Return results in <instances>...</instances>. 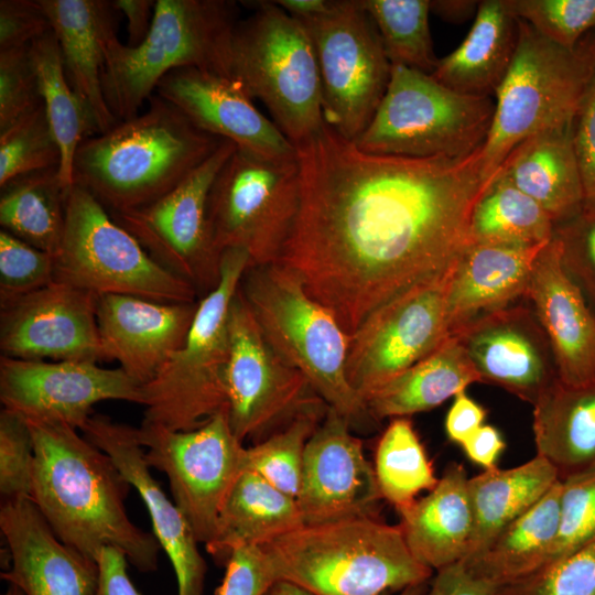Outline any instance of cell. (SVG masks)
<instances>
[{
    "mask_svg": "<svg viewBox=\"0 0 595 595\" xmlns=\"http://www.w3.org/2000/svg\"><path fill=\"white\" fill-rule=\"evenodd\" d=\"M295 149L300 209L279 262L349 337L454 267L493 181L480 149L463 159L372 154L325 122Z\"/></svg>",
    "mask_w": 595,
    "mask_h": 595,
    "instance_id": "cell-1",
    "label": "cell"
},
{
    "mask_svg": "<svg viewBox=\"0 0 595 595\" xmlns=\"http://www.w3.org/2000/svg\"><path fill=\"white\" fill-rule=\"evenodd\" d=\"M25 421L34 450L30 499L55 536L96 563L113 547L140 572L156 571L161 547L130 520L131 485L112 459L67 424Z\"/></svg>",
    "mask_w": 595,
    "mask_h": 595,
    "instance_id": "cell-2",
    "label": "cell"
},
{
    "mask_svg": "<svg viewBox=\"0 0 595 595\" xmlns=\"http://www.w3.org/2000/svg\"><path fill=\"white\" fill-rule=\"evenodd\" d=\"M223 140L154 94L145 110L78 145L73 184L90 193L109 214L137 209L172 191Z\"/></svg>",
    "mask_w": 595,
    "mask_h": 595,
    "instance_id": "cell-3",
    "label": "cell"
},
{
    "mask_svg": "<svg viewBox=\"0 0 595 595\" xmlns=\"http://www.w3.org/2000/svg\"><path fill=\"white\" fill-rule=\"evenodd\" d=\"M261 548L275 580L313 595H391L433 574L412 554L400 527L376 516L303 524Z\"/></svg>",
    "mask_w": 595,
    "mask_h": 595,
    "instance_id": "cell-4",
    "label": "cell"
},
{
    "mask_svg": "<svg viewBox=\"0 0 595 595\" xmlns=\"http://www.w3.org/2000/svg\"><path fill=\"white\" fill-rule=\"evenodd\" d=\"M238 15L231 0H155L150 31L140 45L130 47L111 36L105 46L101 87L116 119L138 115L174 69L194 67L230 76Z\"/></svg>",
    "mask_w": 595,
    "mask_h": 595,
    "instance_id": "cell-5",
    "label": "cell"
},
{
    "mask_svg": "<svg viewBox=\"0 0 595 595\" xmlns=\"http://www.w3.org/2000/svg\"><path fill=\"white\" fill-rule=\"evenodd\" d=\"M239 291L268 343L304 375L325 404L350 426L366 424L371 416L346 376L350 337L307 294L300 278L280 262L248 267Z\"/></svg>",
    "mask_w": 595,
    "mask_h": 595,
    "instance_id": "cell-6",
    "label": "cell"
},
{
    "mask_svg": "<svg viewBox=\"0 0 595 595\" xmlns=\"http://www.w3.org/2000/svg\"><path fill=\"white\" fill-rule=\"evenodd\" d=\"M518 28L516 53L494 96V117L480 149L488 180L526 139L572 125L595 78V32L567 50L519 19Z\"/></svg>",
    "mask_w": 595,
    "mask_h": 595,
    "instance_id": "cell-7",
    "label": "cell"
},
{
    "mask_svg": "<svg viewBox=\"0 0 595 595\" xmlns=\"http://www.w3.org/2000/svg\"><path fill=\"white\" fill-rule=\"evenodd\" d=\"M242 3L253 12L235 28L230 76L252 99L263 102L295 147L325 122L312 40L304 25L274 1Z\"/></svg>",
    "mask_w": 595,
    "mask_h": 595,
    "instance_id": "cell-8",
    "label": "cell"
},
{
    "mask_svg": "<svg viewBox=\"0 0 595 595\" xmlns=\"http://www.w3.org/2000/svg\"><path fill=\"white\" fill-rule=\"evenodd\" d=\"M494 111L493 97L465 95L431 74L391 65L387 90L353 142L372 154L463 159L484 145Z\"/></svg>",
    "mask_w": 595,
    "mask_h": 595,
    "instance_id": "cell-9",
    "label": "cell"
},
{
    "mask_svg": "<svg viewBox=\"0 0 595 595\" xmlns=\"http://www.w3.org/2000/svg\"><path fill=\"white\" fill-rule=\"evenodd\" d=\"M249 264L246 251H223L220 281L214 291L198 301L183 346L151 381L141 386L142 422L173 431H191L226 409L229 307Z\"/></svg>",
    "mask_w": 595,
    "mask_h": 595,
    "instance_id": "cell-10",
    "label": "cell"
},
{
    "mask_svg": "<svg viewBox=\"0 0 595 595\" xmlns=\"http://www.w3.org/2000/svg\"><path fill=\"white\" fill-rule=\"evenodd\" d=\"M53 281L97 295H132L164 303L199 301L187 282L154 261L90 193L75 184L67 196Z\"/></svg>",
    "mask_w": 595,
    "mask_h": 595,
    "instance_id": "cell-11",
    "label": "cell"
},
{
    "mask_svg": "<svg viewBox=\"0 0 595 595\" xmlns=\"http://www.w3.org/2000/svg\"><path fill=\"white\" fill-rule=\"evenodd\" d=\"M298 155L270 159L236 148L218 172L208 197L216 247L241 249L250 264L278 263L300 209Z\"/></svg>",
    "mask_w": 595,
    "mask_h": 595,
    "instance_id": "cell-12",
    "label": "cell"
},
{
    "mask_svg": "<svg viewBox=\"0 0 595 595\" xmlns=\"http://www.w3.org/2000/svg\"><path fill=\"white\" fill-rule=\"evenodd\" d=\"M299 21L315 50L324 121L354 141L372 119L390 79L391 64L376 25L360 0H329L324 12Z\"/></svg>",
    "mask_w": 595,
    "mask_h": 595,
    "instance_id": "cell-13",
    "label": "cell"
},
{
    "mask_svg": "<svg viewBox=\"0 0 595 595\" xmlns=\"http://www.w3.org/2000/svg\"><path fill=\"white\" fill-rule=\"evenodd\" d=\"M223 140L217 150L172 191L137 209L110 214L164 269L203 299L221 277V255L209 220L208 197L218 172L236 150Z\"/></svg>",
    "mask_w": 595,
    "mask_h": 595,
    "instance_id": "cell-14",
    "label": "cell"
},
{
    "mask_svg": "<svg viewBox=\"0 0 595 595\" xmlns=\"http://www.w3.org/2000/svg\"><path fill=\"white\" fill-rule=\"evenodd\" d=\"M150 468L164 473L173 501L204 545L213 538L221 505L244 470L245 446L226 409L191 431L142 422L136 429Z\"/></svg>",
    "mask_w": 595,
    "mask_h": 595,
    "instance_id": "cell-15",
    "label": "cell"
},
{
    "mask_svg": "<svg viewBox=\"0 0 595 595\" xmlns=\"http://www.w3.org/2000/svg\"><path fill=\"white\" fill-rule=\"evenodd\" d=\"M228 331L226 411L241 443L283 428L303 410L324 402L304 375L268 343L239 286L229 307Z\"/></svg>",
    "mask_w": 595,
    "mask_h": 595,
    "instance_id": "cell-16",
    "label": "cell"
},
{
    "mask_svg": "<svg viewBox=\"0 0 595 595\" xmlns=\"http://www.w3.org/2000/svg\"><path fill=\"white\" fill-rule=\"evenodd\" d=\"M454 267L372 314L350 336L346 376L364 402L450 337L446 296Z\"/></svg>",
    "mask_w": 595,
    "mask_h": 595,
    "instance_id": "cell-17",
    "label": "cell"
},
{
    "mask_svg": "<svg viewBox=\"0 0 595 595\" xmlns=\"http://www.w3.org/2000/svg\"><path fill=\"white\" fill-rule=\"evenodd\" d=\"M106 400L142 405V388L120 367L102 368L95 361L0 358V401L25 420L82 430L93 407Z\"/></svg>",
    "mask_w": 595,
    "mask_h": 595,
    "instance_id": "cell-18",
    "label": "cell"
},
{
    "mask_svg": "<svg viewBox=\"0 0 595 595\" xmlns=\"http://www.w3.org/2000/svg\"><path fill=\"white\" fill-rule=\"evenodd\" d=\"M98 295L52 282L36 291L0 301L1 356L44 360H104Z\"/></svg>",
    "mask_w": 595,
    "mask_h": 595,
    "instance_id": "cell-19",
    "label": "cell"
},
{
    "mask_svg": "<svg viewBox=\"0 0 595 595\" xmlns=\"http://www.w3.org/2000/svg\"><path fill=\"white\" fill-rule=\"evenodd\" d=\"M482 382L534 404L558 379L550 340L529 304H510L467 323L453 335Z\"/></svg>",
    "mask_w": 595,
    "mask_h": 595,
    "instance_id": "cell-20",
    "label": "cell"
},
{
    "mask_svg": "<svg viewBox=\"0 0 595 595\" xmlns=\"http://www.w3.org/2000/svg\"><path fill=\"white\" fill-rule=\"evenodd\" d=\"M350 428L328 407L306 444L296 497L304 524L376 516L382 497L374 466Z\"/></svg>",
    "mask_w": 595,
    "mask_h": 595,
    "instance_id": "cell-21",
    "label": "cell"
},
{
    "mask_svg": "<svg viewBox=\"0 0 595 595\" xmlns=\"http://www.w3.org/2000/svg\"><path fill=\"white\" fill-rule=\"evenodd\" d=\"M154 94L201 130L229 140L238 149L270 159L296 156L294 144L230 76L182 67L166 74Z\"/></svg>",
    "mask_w": 595,
    "mask_h": 595,
    "instance_id": "cell-22",
    "label": "cell"
},
{
    "mask_svg": "<svg viewBox=\"0 0 595 595\" xmlns=\"http://www.w3.org/2000/svg\"><path fill=\"white\" fill-rule=\"evenodd\" d=\"M80 431L112 459L145 505L153 534L173 566L177 595H203L207 565L199 542L184 515L152 476L136 429L93 414Z\"/></svg>",
    "mask_w": 595,
    "mask_h": 595,
    "instance_id": "cell-23",
    "label": "cell"
},
{
    "mask_svg": "<svg viewBox=\"0 0 595 595\" xmlns=\"http://www.w3.org/2000/svg\"><path fill=\"white\" fill-rule=\"evenodd\" d=\"M197 307L198 302L164 303L132 295H98L104 360L117 361L140 386L148 383L183 346Z\"/></svg>",
    "mask_w": 595,
    "mask_h": 595,
    "instance_id": "cell-24",
    "label": "cell"
},
{
    "mask_svg": "<svg viewBox=\"0 0 595 595\" xmlns=\"http://www.w3.org/2000/svg\"><path fill=\"white\" fill-rule=\"evenodd\" d=\"M523 298L550 340L559 380H595V312L566 272L554 238L538 255Z\"/></svg>",
    "mask_w": 595,
    "mask_h": 595,
    "instance_id": "cell-25",
    "label": "cell"
},
{
    "mask_svg": "<svg viewBox=\"0 0 595 595\" xmlns=\"http://www.w3.org/2000/svg\"><path fill=\"white\" fill-rule=\"evenodd\" d=\"M0 530L11 559L1 577L23 595H94L98 564L65 545L30 498L2 501Z\"/></svg>",
    "mask_w": 595,
    "mask_h": 595,
    "instance_id": "cell-26",
    "label": "cell"
},
{
    "mask_svg": "<svg viewBox=\"0 0 595 595\" xmlns=\"http://www.w3.org/2000/svg\"><path fill=\"white\" fill-rule=\"evenodd\" d=\"M62 52L67 79L99 133L118 123L101 87L107 41L117 35L112 0H40Z\"/></svg>",
    "mask_w": 595,
    "mask_h": 595,
    "instance_id": "cell-27",
    "label": "cell"
},
{
    "mask_svg": "<svg viewBox=\"0 0 595 595\" xmlns=\"http://www.w3.org/2000/svg\"><path fill=\"white\" fill-rule=\"evenodd\" d=\"M545 245L517 248L469 244L454 267L447 291L450 336L475 318L523 298L536 259Z\"/></svg>",
    "mask_w": 595,
    "mask_h": 595,
    "instance_id": "cell-28",
    "label": "cell"
},
{
    "mask_svg": "<svg viewBox=\"0 0 595 595\" xmlns=\"http://www.w3.org/2000/svg\"><path fill=\"white\" fill-rule=\"evenodd\" d=\"M467 484L464 467L452 463L432 490L398 511L410 551L433 571L467 555L474 523Z\"/></svg>",
    "mask_w": 595,
    "mask_h": 595,
    "instance_id": "cell-29",
    "label": "cell"
},
{
    "mask_svg": "<svg viewBox=\"0 0 595 595\" xmlns=\"http://www.w3.org/2000/svg\"><path fill=\"white\" fill-rule=\"evenodd\" d=\"M498 171L536 201L554 225L583 213L584 192L573 144V123L526 139Z\"/></svg>",
    "mask_w": 595,
    "mask_h": 595,
    "instance_id": "cell-30",
    "label": "cell"
},
{
    "mask_svg": "<svg viewBox=\"0 0 595 595\" xmlns=\"http://www.w3.org/2000/svg\"><path fill=\"white\" fill-rule=\"evenodd\" d=\"M518 34V19L506 0L479 1L467 35L439 58L431 75L455 91L493 97L511 65Z\"/></svg>",
    "mask_w": 595,
    "mask_h": 595,
    "instance_id": "cell-31",
    "label": "cell"
},
{
    "mask_svg": "<svg viewBox=\"0 0 595 595\" xmlns=\"http://www.w3.org/2000/svg\"><path fill=\"white\" fill-rule=\"evenodd\" d=\"M304 524L296 499L242 470L219 510L206 551L220 565L244 547H262Z\"/></svg>",
    "mask_w": 595,
    "mask_h": 595,
    "instance_id": "cell-32",
    "label": "cell"
},
{
    "mask_svg": "<svg viewBox=\"0 0 595 595\" xmlns=\"http://www.w3.org/2000/svg\"><path fill=\"white\" fill-rule=\"evenodd\" d=\"M532 407L537 455L560 480L595 468V380L567 386L558 379Z\"/></svg>",
    "mask_w": 595,
    "mask_h": 595,
    "instance_id": "cell-33",
    "label": "cell"
},
{
    "mask_svg": "<svg viewBox=\"0 0 595 595\" xmlns=\"http://www.w3.org/2000/svg\"><path fill=\"white\" fill-rule=\"evenodd\" d=\"M479 375L457 339L450 336L428 357L392 378L366 399L372 420L405 418L434 409L466 391Z\"/></svg>",
    "mask_w": 595,
    "mask_h": 595,
    "instance_id": "cell-34",
    "label": "cell"
},
{
    "mask_svg": "<svg viewBox=\"0 0 595 595\" xmlns=\"http://www.w3.org/2000/svg\"><path fill=\"white\" fill-rule=\"evenodd\" d=\"M556 469L536 454L511 468L497 466L468 478L473 533L466 558L483 552L510 522L538 502L559 480Z\"/></svg>",
    "mask_w": 595,
    "mask_h": 595,
    "instance_id": "cell-35",
    "label": "cell"
},
{
    "mask_svg": "<svg viewBox=\"0 0 595 595\" xmlns=\"http://www.w3.org/2000/svg\"><path fill=\"white\" fill-rule=\"evenodd\" d=\"M561 480L510 522L477 556L463 561L498 587L520 580L550 560L560 524Z\"/></svg>",
    "mask_w": 595,
    "mask_h": 595,
    "instance_id": "cell-36",
    "label": "cell"
},
{
    "mask_svg": "<svg viewBox=\"0 0 595 595\" xmlns=\"http://www.w3.org/2000/svg\"><path fill=\"white\" fill-rule=\"evenodd\" d=\"M0 188L1 229L56 256L63 239L71 190L62 184L58 169L19 176Z\"/></svg>",
    "mask_w": 595,
    "mask_h": 595,
    "instance_id": "cell-37",
    "label": "cell"
},
{
    "mask_svg": "<svg viewBox=\"0 0 595 595\" xmlns=\"http://www.w3.org/2000/svg\"><path fill=\"white\" fill-rule=\"evenodd\" d=\"M30 54L45 113L61 150L60 178L69 190L73 186L72 164L78 145L99 132L88 109L67 79L54 32L50 31L31 43Z\"/></svg>",
    "mask_w": 595,
    "mask_h": 595,
    "instance_id": "cell-38",
    "label": "cell"
},
{
    "mask_svg": "<svg viewBox=\"0 0 595 595\" xmlns=\"http://www.w3.org/2000/svg\"><path fill=\"white\" fill-rule=\"evenodd\" d=\"M554 227L536 201L497 171L473 208L469 240L490 246L537 247L553 238Z\"/></svg>",
    "mask_w": 595,
    "mask_h": 595,
    "instance_id": "cell-39",
    "label": "cell"
},
{
    "mask_svg": "<svg viewBox=\"0 0 595 595\" xmlns=\"http://www.w3.org/2000/svg\"><path fill=\"white\" fill-rule=\"evenodd\" d=\"M374 472L382 499L397 511L413 504L420 493L432 490L439 482L432 462L407 418L393 419L380 436Z\"/></svg>",
    "mask_w": 595,
    "mask_h": 595,
    "instance_id": "cell-40",
    "label": "cell"
},
{
    "mask_svg": "<svg viewBox=\"0 0 595 595\" xmlns=\"http://www.w3.org/2000/svg\"><path fill=\"white\" fill-rule=\"evenodd\" d=\"M374 21L391 65L432 74L434 54L429 24L430 0H360Z\"/></svg>",
    "mask_w": 595,
    "mask_h": 595,
    "instance_id": "cell-41",
    "label": "cell"
},
{
    "mask_svg": "<svg viewBox=\"0 0 595 595\" xmlns=\"http://www.w3.org/2000/svg\"><path fill=\"white\" fill-rule=\"evenodd\" d=\"M327 405H312L279 431L245 447L242 466L296 499L302 482L306 444L325 415Z\"/></svg>",
    "mask_w": 595,
    "mask_h": 595,
    "instance_id": "cell-42",
    "label": "cell"
},
{
    "mask_svg": "<svg viewBox=\"0 0 595 595\" xmlns=\"http://www.w3.org/2000/svg\"><path fill=\"white\" fill-rule=\"evenodd\" d=\"M61 158L42 102L0 131V187L25 174L60 169Z\"/></svg>",
    "mask_w": 595,
    "mask_h": 595,
    "instance_id": "cell-43",
    "label": "cell"
},
{
    "mask_svg": "<svg viewBox=\"0 0 595 595\" xmlns=\"http://www.w3.org/2000/svg\"><path fill=\"white\" fill-rule=\"evenodd\" d=\"M512 14L567 50L595 30V0H506Z\"/></svg>",
    "mask_w": 595,
    "mask_h": 595,
    "instance_id": "cell-44",
    "label": "cell"
},
{
    "mask_svg": "<svg viewBox=\"0 0 595 595\" xmlns=\"http://www.w3.org/2000/svg\"><path fill=\"white\" fill-rule=\"evenodd\" d=\"M496 595H595V539L498 587Z\"/></svg>",
    "mask_w": 595,
    "mask_h": 595,
    "instance_id": "cell-45",
    "label": "cell"
},
{
    "mask_svg": "<svg viewBox=\"0 0 595 595\" xmlns=\"http://www.w3.org/2000/svg\"><path fill=\"white\" fill-rule=\"evenodd\" d=\"M594 539L595 468L561 480L559 532L549 562Z\"/></svg>",
    "mask_w": 595,
    "mask_h": 595,
    "instance_id": "cell-46",
    "label": "cell"
},
{
    "mask_svg": "<svg viewBox=\"0 0 595 595\" xmlns=\"http://www.w3.org/2000/svg\"><path fill=\"white\" fill-rule=\"evenodd\" d=\"M55 256L0 231V301L36 291L54 280Z\"/></svg>",
    "mask_w": 595,
    "mask_h": 595,
    "instance_id": "cell-47",
    "label": "cell"
},
{
    "mask_svg": "<svg viewBox=\"0 0 595 595\" xmlns=\"http://www.w3.org/2000/svg\"><path fill=\"white\" fill-rule=\"evenodd\" d=\"M34 461L28 422L19 414L0 412V493L2 501L30 498Z\"/></svg>",
    "mask_w": 595,
    "mask_h": 595,
    "instance_id": "cell-48",
    "label": "cell"
},
{
    "mask_svg": "<svg viewBox=\"0 0 595 595\" xmlns=\"http://www.w3.org/2000/svg\"><path fill=\"white\" fill-rule=\"evenodd\" d=\"M41 104L30 46L0 51V131Z\"/></svg>",
    "mask_w": 595,
    "mask_h": 595,
    "instance_id": "cell-49",
    "label": "cell"
},
{
    "mask_svg": "<svg viewBox=\"0 0 595 595\" xmlns=\"http://www.w3.org/2000/svg\"><path fill=\"white\" fill-rule=\"evenodd\" d=\"M562 263L595 312V212L555 225Z\"/></svg>",
    "mask_w": 595,
    "mask_h": 595,
    "instance_id": "cell-50",
    "label": "cell"
},
{
    "mask_svg": "<svg viewBox=\"0 0 595 595\" xmlns=\"http://www.w3.org/2000/svg\"><path fill=\"white\" fill-rule=\"evenodd\" d=\"M216 595H263L275 577L261 547L236 549Z\"/></svg>",
    "mask_w": 595,
    "mask_h": 595,
    "instance_id": "cell-51",
    "label": "cell"
},
{
    "mask_svg": "<svg viewBox=\"0 0 595 595\" xmlns=\"http://www.w3.org/2000/svg\"><path fill=\"white\" fill-rule=\"evenodd\" d=\"M50 31L40 0L0 1V51L30 46Z\"/></svg>",
    "mask_w": 595,
    "mask_h": 595,
    "instance_id": "cell-52",
    "label": "cell"
},
{
    "mask_svg": "<svg viewBox=\"0 0 595 595\" xmlns=\"http://www.w3.org/2000/svg\"><path fill=\"white\" fill-rule=\"evenodd\" d=\"M573 144L584 192L583 213L595 212V78L573 122Z\"/></svg>",
    "mask_w": 595,
    "mask_h": 595,
    "instance_id": "cell-53",
    "label": "cell"
},
{
    "mask_svg": "<svg viewBox=\"0 0 595 595\" xmlns=\"http://www.w3.org/2000/svg\"><path fill=\"white\" fill-rule=\"evenodd\" d=\"M497 589L459 561L437 570L425 595H496Z\"/></svg>",
    "mask_w": 595,
    "mask_h": 595,
    "instance_id": "cell-54",
    "label": "cell"
},
{
    "mask_svg": "<svg viewBox=\"0 0 595 595\" xmlns=\"http://www.w3.org/2000/svg\"><path fill=\"white\" fill-rule=\"evenodd\" d=\"M127 563L122 551L104 548L97 559L99 575L94 595H141L127 572Z\"/></svg>",
    "mask_w": 595,
    "mask_h": 595,
    "instance_id": "cell-55",
    "label": "cell"
},
{
    "mask_svg": "<svg viewBox=\"0 0 595 595\" xmlns=\"http://www.w3.org/2000/svg\"><path fill=\"white\" fill-rule=\"evenodd\" d=\"M486 419V410L463 391L454 397V401L445 418V432L447 437L462 444Z\"/></svg>",
    "mask_w": 595,
    "mask_h": 595,
    "instance_id": "cell-56",
    "label": "cell"
},
{
    "mask_svg": "<svg viewBox=\"0 0 595 595\" xmlns=\"http://www.w3.org/2000/svg\"><path fill=\"white\" fill-rule=\"evenodd\" d=\"M461 446L470 462L490 469L496 466L506 444L501 433L495 426L483 424Z\"/></svg>",
    "mask_w": 595,
    "mask_h": 595,
    "instance_id": "cell-57",
    "label": "cell"
},
{
    "mask_svg": "<svg viewBox=\"0 0 595 595\" xmlns=\"http://www.w3.org/2000/svg\"><path fill=\"white\" fill-rule=\"evenodd\" d=\"M115 9L127 19L128 46L136 47L147 37L154 12V0H112Z\"/></svg>",
    "mask_w": 595,
    "mask_h": 595,
    "instance_id": "cell-58",
    "label": "cell"
},
{
    "mask_svg": "<svg viewBox=\"0 0 595 595\" xmlns=\"http://www.w3.org/2000/svg\"><path fill=\"white\" fill-rule=\"evenodd\" d=\"M478 3L468 0L431 1V12L450 22H462L476 14Z\"/></svg>",
    "mask_w": 595,
    "mask_h": 595,
    "instance_id": "cell-59",
    "label": "cell"
},
{
    "mask_svg": "<svg viewBox=\"0 0 595 595\" xmlns=\"http://www.w3.org/2000/svg\"><path fill=\"white\" fill-rule=\"evenodd\" d=\"M274 2L298 20L320 14L329 4V0H275Z\"/></svg>",
    "mask_w": 595,
    "mask_h": 595,
    "instance_id": "cell-60",
    "label": "cell"
},
{
    "mask_svg": "<svg viewBox=\"0 0 595 595\" xmlns=\"http://www.w3.org/2000/svg\"><path fill=\"white\" fill-rule=\"evenodd\" d=\"M263 595H313L305 588L285 581V580H275L267 588Z\"/></svg>",
    "mask_w": 595,
    "mask_h": 595,
    "instance_id": "cell-61",
    "label": "cell"
},
{
    "mask_svg": "<svg viewBox=\"0 0 595 595\" xmlns=\"http://www.w3.org/2000/svg\"><path fill=\"white\" fill-rule=\"evenodd\" d=\"M425 588L426 583L407 587L396 595H423L425 593Z\"/></svg>",
    "mask_w": 595,
    "mask_h": 595,
    "instance_id": "cell-62",
    "label": "cell"
},
{
    "mask_svg": "<svg viewBox=\"0 0 595 595\" xmlns=\"http://www.w3.org/2000/svg\"><path fill=\"white\" fill-rule=\"evenodd\" d=\"M4 595H23V593L18 586L10 584Z\"/></svg>",
    "mask_w": 595,
    "mask_h": 595,
    "instance_id": "cell-63",
    "label": "cell"
}]
</instances>
